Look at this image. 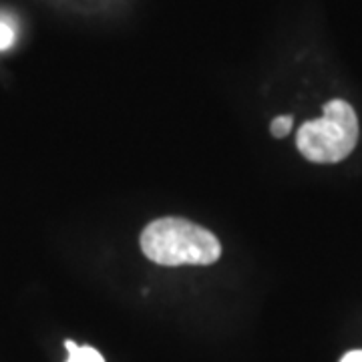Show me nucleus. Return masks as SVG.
<instances>
[{
    "mask_svg": "<svg viewBox=\"0 0 362 362\" xmlns=\"http://www.w3.org/2000/svg\"><path fill=\"white\" fill-rule=\"evenodd\" d=\"M143 254L159 266H209L221 256L214 233L183 218H161L141 233Z\"/></svg>",
    "mask_w": 362,
    "mask_h": 362,
    "instance_id": "f257e3e1",
    "label": "nucleus"
},
{
    "mask_svg": "<svg viewBox=\"0 0 362 362\" xmlns=\"http://www.w3.org/2000/svg\"><path fill=\"white\" fill-rule=\"evenodd\" d=\"M14 42V28L8 23L0 21V51L11 49Z\"/></svg>",
    "mask_w": 362,
    "mask_h": 362,
    "instance_id": "39448f33",
    "label": "nucleus"
},
{
    "mask_svg": "<svg viewBox=\"0 0 362 362\" xmlns=\"http://www.w3.org/2000/svg\"><path fill=\"white\" fill-rule=\"evenodd\" d=\"M65 346L69 350V361L66 362H105L103 354L99 350L90 349V346H78L73 340H66Z\"/></svg>",
    "mask_w": 362,
    "mask_h": 362,
    "instance_id": "7ed1b4c3",
    "label": "nucleus"
},
{
    "mask_svg": "<svg viewBox=\"0 0 362 362\" xmlns=\"http://www.w3.org/2000/svg\"><path fill=\"white\" fill-rule=\"evenodd\" d=\"M340 362H362V350H352V352H346Z\"/></svg>",
    "mask_w": 362,
    "mask_h": 362,
    "instance_id": "423d86ee",
    "label": "nucleus"
},
{
    "mask_svg": "<svg viewBox=\"0 0 362 362\" xmlns=\"http://www.w3.org/2000/svg\"><path fill=\"white\" fill-rule=\"evenodd\" d=\"M292 125H294V117L292 115L276 117L270 125L272 135H274V137H278V139H282V137H286V135L292 131Z\"/></svg>",
    "mask_w": 362,
    "mask_h": 362,
    "instance_id": "20e7f679",
    "label": "nucleus"
},
{
    "mask_svg": "<svg viewBox=\"0 0 362 362\" xmlns=\"http://www.w3.org/2000/svg\"><path fill=\"white\" fill-rule=\"evenodd\" d=\"M322 111L320 119L306 121L298 129V151L312 163H338L358 143V117L342 99L326 103Z\"/></svg>",
    "mask_w": 362,
    "mask_h": 362,
    "instance_id": "f03ea898",
    "label": "nucleus"
}]
</instances>
